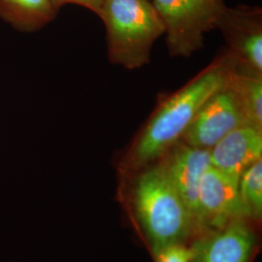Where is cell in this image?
Wrapping results in <instances>:
<instances>
[{
    "mask_svg": "<svg viewBox=\"0 0 262 262\" xmlns=\"http://www.w3.org/2000/svg\"><path fill=\"white\" fill-rule=\"evenodd\" d=\"M56 13L51 0H0V18L25 31L46 26Z\"/></svg>",
    "mask_w": 262,
    "mask_h": 262,
    "instance_id": "8fae6325",
    "label": "cell"
},
{
    "mask_svg": "<svg viewBox=\"0 0 262 262\" xmlns=\"http://www.w3.org/2000/svg\"><path fill=\"white\" fill-rule=\"evenodd\" d=\"M233 68L226 55L167 96L150 115L119 163V172L130 175L159 161L182 140L207 99L224 88Z\"/></svg>",
    "mask_w": 262,
    "mask_h": 262,
    "instance_id": "6da1fadb",
    "label": "cell"
},
{
    "mask_svg": "<svg viewBox=\"0 0 262 262\" xmlns=\"http://www.w3.org/2000/svg\"><path fill=\"white\" fill-rule=\"evenodd\" d=\"M156 262H191L193 258V252L186 243L171 245L155 255Z\"/></svg>",
    "mask_w": 262,
    "mask_h": 262,
    "instance_id": "5bb4252c",
    "label": "cell"
},
{
    "mask_svg": "<svg viewBox=\"0 0 262 262\" xmlns=\"http://www.w3.org/2000/svg\"><path fill=\"white\" fill-rule=\"evenodd\" d=\"M98 16L106 28L112 63L133 70L150 62L155 42L165 32L150 0H106Z\"/></svg>",
    "mask_w": 262,
    "mask_h": 262,
    "instance_id": "3957f363",
    "label": "cell"
},
{
    "mask_svg": "<svg viewBox=\"0 0 262 262\" xmlns=\"http://www.w3.org/2000/svg\"><path fill=\"white\" fill-rule=\"evenodd\" d=\"M227 44L225 55L233 71L262 77V10L257 6L225 7L217 21Z\"/></svg>",
    "mask_w": 262,
    "mask_h": 262,
    "instance_id": "5b68a950",
    "label": "cell"
},
{
    "mask_svg": "<svg viewBox=\"0 0 262 262\" xmlns=\"http://www.w3.org/2000/svg\"><path fill=\"white\" fill-rule=\"evenodd\" d=\"M159 162L192 219L196 235L201 234L198 191L201 179L211 166L210 150L189 146L180 141Z\"/></svg>",
    "mask_w": 262,
    "mask_h": 262,
    "instance_id": "52a82bcc",
    "label": "cell"
},
{
    "mask_svg": "<svg viewBox=\"0 0 262 262\" xmlns=\"http://www.w3.org/2000/svg\"><path fill=\"white\" fill-rule=\"evenodd\" d=\"M227 84L233 91L247 123L262 128V77L232 71Z\"/></svg>",
    "mask_w": 262,
    "mask_h": 262,
    "instance_id": "7c38bea8",
    "label": "cell"
},
{
    "mask_svg": "<svg viewBox=\"0 0 262 262\" xmlns=\"http://www.w3.org/2000/svg\"><path fill=\"white\" fill-rule=\"evenodd\" d=\"M262 159V128L245 124L229 132L210 150L211 166L239 181L247 168Z\"/></svg>",
    "mask_w": 262,
    "mask_h": 262,
    "instance_id": "30bf717a",
    "label": "cell"
},
{
    "mask_svg": "<svg viewBox=\"0 0 262 262\" xmlns=\"http://www.w3.org/2000/svg\"><path fill=\"white\" fill-rule=\"evenodd\" d=\"M247 217H239L223 227L207 230L191 249V262H250L256 237Z\"/></svg>",
    "mask_w": 262,
    "mask_h": 262,
    "instance_id": "9c48e42d",
    "label": "cell"
},
{
    "mask_svg": "<svg viewBox=\"0 0 262 262\" xmlns=\"http://www.w3.org/2000/svg\"><path fill=\"white\" fill-rule=\"evenodd\" d=\"M246 216L258 221L262 215V159L246 169L238 181Z\"/></svg>",
    "mask_w": 262,
    "mask_h": 262,
    "instance_id": "4fadbf2b",
    "label": "cell"
},
{
    "mask_svg": "<svg viewBox=\"0 0 262 262\" xmlns=\"http://www.w3.org/2000/svg\"><path fill=\"white\" fill-rule=\"evenodd\" d=\"M122 178L127 210L152 255L196 235L187 207L159 161Z\"/></svg>",
    "mask_w": 262,
    "mask_h": 262,
    "instance_id": "7a4b0ae2",
    "label": "cell"
},
{
    "mask_svg": "<svg viewBox=\"0 0 262 262\" xmlns=\"http://www.w3.org/2000/svg\"><path fill=\"white\" fill-rule=\"evenodd\" d=\"M57 11L66 4H77L86 9L93 11L96 15H99L104 2L106 0H51Z\"/></svg>",
    "mask_w": 262,
    "mask_h": 262,
    "instance_id": "9a60e30c",
    "label": "cell"
},
{
    "mask_svg": "<svg viewBox=\"0 0 262 262\" xmlns=\"http://www.w3.org/2000/svg\"><path fill=\"white\" fill-rule=\"evenodd\" d=\"M165 28L170 55L188 57L204 46V35L216 28L224 0H152Z\"/></svg>",
    "mask_w": 262,
    "mask_h": 262,
    "instance_id": "277c9868",
    "label": "cell"
},
{
    "mask_svg": "<svg viewBox=\"0 0 262 262\" xmlns=\"http://www.w3.org/2000/svg\"><path fill=\"white\" fill-rule=\"evenodd\" d=\"M245 124L248 123L240 104L226 83L202 105L181 141L210 150L225 135Z\"/></svg>",
    "mask_w": 262,
    "mask_h": 262,
    "instance_id": "8992f818",
    "label": "cell"
},
{
    "mask_svg": "<svg viewBox=\"0 0 262 262\" xmlns=\"http://www.w3.org/2000/svg\"><path fill=\"white\" fill-rule=\"evenodd\" d=\"M198 208L201 234L223 227L235 219L247 217L239 194L238 180L212 166L201 179Z\"/></svg>",
    "mask_w": 262,
    "mask_h": 262,
    "instance_id": "ba28073f",
    "label": "cell"
}]
</instances>
